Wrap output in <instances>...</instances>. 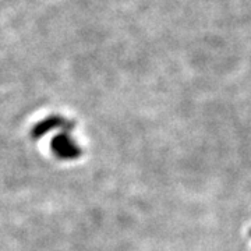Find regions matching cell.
<instances>
[{"mask_svg":"<svg viewBox=\"0 0 251 251\" xmlns=\"http://www.w3.org/2000/svg\"><path fill=\"white\" fill-rule=\"evenodd\" d=\"M54 152H57L62 158H77L80 155V148L73 143L69 135L60 134L54 138L53 141Z\"/></svg>","mask_w":251,"mask_h":251,"instance_id":"6da1fadb","label":"cell"}]
</instances>
